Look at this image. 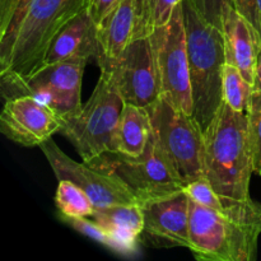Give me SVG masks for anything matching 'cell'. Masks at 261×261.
Returning <instances> with one entry per match:
<instances>
[{
    "mask_svg": "<svg viewBox=\"0 0 261 261\" xmlns=\"http://www.w3.org/2000/svg\"><path fill=\"white\" fill-rule=\"evenodd\" d=\"M61 219L70 227H73L79 233L84 234V236L94 240L98 244L109 247L112 251L117 252L120 255H130V256H133V252L122 242H120L116 237L112 236L103 227L97 224L92 218H66V217H61Z\"/></svg>",
    "mask_w": 261,
    "mask_h": 261,
    "instance_id": "603a6c76",
    "label": "cell"
},
{
    "mask_svg": "<svg viewBox=\"0 0 261 261\" xmlns=\"http://www.w3.org/2000/svg\"><path fill=\"white\" fill-rule=\"evenodd\" d=\"M204 177L216 193L227 200L244 201L250 196L254 173L249 116L222 102L204 130Z\"/></svg>",
    "mask_w": 261,
    "mask_h": 261,
    "instance_id": "7a4b0ae2",
    "label": "cell"
},
{
    "mask_svg": "<svg viewBox=\"0 0 261 261\" xmlns=\"http://www.w3.org/2000/svg\"><path fill=\"white\" fill-rule=\"evenodd\" d=\"M254 88L255 87L244 78L241 71L236 66L226 61L223 66V76H222L223 102H226L234 111L247 114Z\"/></svg>",
    "mask_w": 261,
    "mask_h": 261,
    "instance_id": "44dd1931",
    "label": "cell"
},
{
    "mask_svg": "<svg viewBox=\"0 0 261 261\" xmlns=\"http://www.w3.org/2000/svg\"><path fill=\"white\" fill-rule=\"evenodd\" d=\"M194 5L199 14L218 30L222 28V17L228 4H233V0H189Z\"/></svg>",
    "mask_w": 261,
    "mask_h": 261,
    "instance_id": "484cf974",
    "label": "cell"
},
{
    "mask_svg": "<svg viewBox=\"0 0 261 261\" xmlns=\"http://www.w3.org/2000/svg\"><path fill=\"white\" fill-rule=\"evenodd\" d=\"M247 116L254 157V173L261 176V88L259 87H255L252 92Z\"/></svg>",
    "mask_w": 261,
    "mask_h": 261,
    "instance_id": "cb8c5ba5",
    "label": "cell"
},
{
    "mask_svg": "<svg viewBox=\"0 0 261 261\" xmlns=\"http://www.w3.org/2000/svg\"><path fill=\"white\" fill-rule=\"evenodd\" d=\"M233 5L246 19H249L260 32L256 0H233Z\"/></svg>",
    "mask_w": 261,
    "mask_h": 261,
    "instance_id": "83f0119b",
    "label": "cell"
},
{
    "mask_svg": "<svg viewBox=\"0 0 261 261\" xmlns=\"http://www.w3.org/2000/svg\"><path fill=\"white\" fill-rule=\"evenodd\" d=\"M261 234V203L224 200L211 209L190 200L189 250L204 261H252Z\"/></svg>",
    "mask_w": 261,
    "mask_h": 261,
    "instance_id": "6da1fadb",
    "label": "cell"
},
{
    "mask_svg": "<svg viewBox=\"0 0 261 261\" xmlns=\"http://www.w3.org/2000/svg\"><path fill=\"white\" fill-rule=\"evenodd\" d=\"M222 36L227 63L236 66L244 78L255 87L261 35L233 4H228L222 17Z\"/></svg>",
    "mask_w": 261,
    "mask_h": 261,
    "instance_id": "5bb4252c",
    "label": "cell"
},
{
    "mask_svg": "<svg viewBox=\"0 0 261 261\" xmlns=\"http://www.w3.org/2000/svg\"><path fill=\"white\" fill-rule=\"evenodd\" d=\"M152 135V122L145 107L126 103L116 130V152L139 155L144 152Z\"/></svg>",
    "mask_w": 261,
    "mask_h": 261,
    "instance_id": "ac0fdd59",
    "label": "cell"
},
{
    "mask_svg": "<svg viewBox=\"0 0 261 261\" xmlns=\"http://www.w3.org/2000/svg\"><path fill=\"white\" fill-rule=\"evenodd\" d=\"M40 148L56 178L59 181L69 180L76 184L88 194L96 208L139 203L137 196L116 176L102 172L86 162H75L66 155L51 138L43 142Z\"/></svg>",
    "mask_w": 261,
    "mask_h": 261,
    "instance_id": "8fae6325",
    "label": "cell"
},
{
    "mask_svg": "<svg viewBox=\"0 0 261 261\" xmlns=\"http://www.w3.org/2000/svg\"><path fill=\"white\" fill-rule=\"evenodd\" d=\"M256 3H257V17H259L260 35H261V0H256Z\"/></svg>",
    "mask_w": 261,
    "mask_h": 261,
    "instance_id": "f1b7e54d",
    "label": "cell"
},
{
    "mask_svg": "<svg viewBox=\"0 0 261 261\" xmlns=\"http://www.w3.org/2000/svg\"><path fill=\"white\" fill-rule=\"evenodd\" d=\"M144 232L153 244L165 247L189 249V204L184 190L140 201Z\"/></svg>",
    "mask_w": 261,
    "mask_h": 261,
    "instance_id": "4fadbf2b",
    "label": "cell"
},
{
    "mask_svg": "<svg viewBox=\"0 0 261 261\" xmlns=\"http://www.w3.org/2000/svg\"><path fill=\"white\" fill-rule=\"evenodd\" d=\"M185 0H137L134 37H147L171 20L173 10Z\"/></svg>",
    "mask_w": 261,
    "mask_h": 261,
    "instance_id": "d6986e66",
    "label": "cell"
},
{
    "mask_svg": "<svg viewBox=\"0 0 261 261\" xmlns=\"http://www.w3.org/2000/svg\"><path fill=\"white\" fill-rule=\"evenodd\" d=\"M189 70L193 93V116L206 129L223 102L222 76L226 64L221 30L206 22L189 0L184 2Z\"/></svg>",
    "mask_w": 261,
    "mask_h": 261,
    "instance_id": "3957f363",
    "label": "cell"
},
{
    "mask_svg": "<svg viewBox=\"0 0 261 261\" xmlns=\"http://www.w3.org/2000/svg\"><path fill=\"white\" fill-rule=\"evenodd\" d=\"M120 2L121 0H88L87 12L94 24L98 25Z\"/></svg>",
    "mask_w": 261,
    "mask_h": 261,
    "instance_id": "4316f807",
    "label": "cell"
},
{
    "mask_svg": "<svg viewBox=\"0 0 261 261\" xmlns=\"http://www.w3.org/2000/svg\"><path fill=\"white\" fill-rule=\"evenodd\" d=\"M87 7L88 0H30L9 48L0 56V74L41 68L56 35Z\"/></svg>",
    "mask_w": 261,
    "mask_h": 261,
    "instance_id": "277c9868",
    "label": "cell"
},
{
    "mask_svg": "<svg viewBox=\"0 0 261 261\" xmlns=\"http://www.w3.org/2000/svg\"><path fill=\"white\" fill-rule=\"evenodd\" d=\"M184 191L189 199L200 205L206 206L211 209H222L224 206V200L219 196L211 185L206 177H200L184 186Z\"/></svg>",
    "mask_w": 261,
    "mask_h": 261,
    "instance_id": "d4e9b609",
    "label": "cell"
},
{
    "mask_svg": "<svg viewBox=\"0 0 261 261\" xmlns=\"http://www.w3.org/2000/svg\"><path fill=\"white\" fill-rule=\"evenodd\" d=\"M30 0H0V56L12 43Z\"/></svg>",
    "mask_w": 261,
    "mask_h": 261,
    "instance_id": "7402d4cb",
    "label": "cell"
},
{
    "mask_svg": "<svg viewBox=\"0 0 261 261\" xmlns=\"http://www.w3.org/2000/svg\"><path fill=\"white\" fill-rule=\"evenodd\" d=\"M64 117L32 96L5 99L0 114V132L22 147H40L60 132Z\"/></svg>",
    "mask_w": 261,
    "mask_h": 261,
    "instance_id": "7c38bea8",
    "label": "cell"
},
{
    "mask_svg": "<svg viewBox=\"0 0 261 261\" xmlns=\"http://www.w3.org/2000/svg\"><path fill=\"white\" fill-rule=\"evenodd\" d=\"M88 61L70 59L45 64L30 74H0L3 98L32 96L65 117L82 107V82Z\"/></svg>",
    "mask_w": 261,
    "mask_h": 261,
    "instance_id": "8992f818",
    "label": "cell"
},
{
    "mask_svg": "<svg viewBox=\"0 0 261 261\" xmlns=\"http://www.w3.org/2000/svg\"><path fill=\"white\" fill-rule=\"evenodd\" d=\"M137 0H121L97 25L99 43L98 66L116 63L134 37Z\"/></svg>",
    "mask_w": 261,
    "mask_h": 261,
    "instance_id": "2e32d148",
    "label": "cell"
},
{
    "mask_svg": "<svg viewBox=\"0 0 261 261\" xmlns=\"http://www.w3.org/2000/svg\"><path fill=\"white\" fill-rule=\"evenodd\" d=\"M134 254L144 232V216L140 204H117L96 208L91 217Z\"/></svg>",
    "mask_w": 261,
    "mask_h": 261,
    "instance_id": "e0dca14e",
    "label": "cell"
},
{
    "mask_svg": "<svg viewBox=\"0 0 261 261\" xmlns=\"http://www.w3.org/2000/svg\"><path fill=\"white\" fill-rule=\"evenodd\" d=\"M124 106L110 71L101 69L92 96L75 114L64 119L59 133L73 144L86 163L106 152H116L115 139Z\"/></svg>",
    "mask_w": 261,
    "mask_h": 261,
    "instance_id": "5b68a950",
    "label": "cell"
},
{
    "mask_svg": "<svg viewBox=\"0 0 261 261\" xmlns=\"http://www.w3.org/2000/svg\"><path fill=\"white\" fill-rule=\"evenodd\" d=\"M55 204L61 217L66 218H91L96 211L88 194L69 180L59 181Z\"/></svg>",
    "mask_w": 261,
    "mask_h": 261,
    "instance_id": "ffe728a7",
    "label": "cell"
},
{
    "mask_svg": "<svg viewBox=\"0 0 261 261\" xmlns=\"http://www.w3.org/2000/svg\"><path fill=\"white\" fill-rule=\"evenodd\" d=\"M88 165L116 176L137 196L139 203L184 190L185 186L153 133L142 154L106 152Z\"/></svg>",
    "mask_w": 261,
    "mask_h": 261,
    "instance_id": "52a82bcc",
    "label": "cell"
},
{
    "mask_svg": "<svg viewBox=\"0 0 261 261\" xmlns=\"http://www.w3.org/2000/svg\"><path fill=\"white\" fill-rule=\"evenodd\" d=\"M111 74L126 103L149 107L161 97V82L152 35L133 38L119 60L101 66Z\"/></svg>",
    "mask_w": 261,
    "mask_h": 261,
    "instance_id": "30bf717a",
    "label": "cell"
},
{
    "mask_svg": "<svg viewBox=\"0 0 261 261\" xmlns=\"http://www.w3.org/2000/svg\"><path fill=\"white\" fill-rule=\"evenodd\" d=\"M161 82V97L188 115H193L188 40L184 3L173 10L170 22L152 33Z\"/></svg>",
    "mask_w": 261,
    "mask_h": 261,
    "instance_id": "9c48e42d",
    "label": "cell"
},
{
    "mask_svg": "<svg viewBox=\"0 0 261 261\" xmlns=\"http://www.w3.org/2000/svg\"><path fill=\"white\" fill-rule=\"evenodd\" d=\"M152 133L165 150L182 182L204 177V133L193 115H188L160 97L147 107Z\"/></svg>",
    "mask_w": 261,
    "mask_h": 261,
    "instance_id": "ba28073f",
    "label": "cell"
},
{
    "mask_svg": "<svg viewBox=\"0 0 261 261\" xmlns=\"http://www.w3.org/2000/svg\"><path fill=\"white\" fill-rule=\"evenodd\" d=\"M99 43L97 37V25L84 10L76 15L56 35L46 53L45 64H54L70 59L98 60Z\"/></svg>",
    "mask_w": 261,
    "mask_h": 261,
    "instance_id": "9a60e30c",
    "label": "cell"
}]
</instances>
